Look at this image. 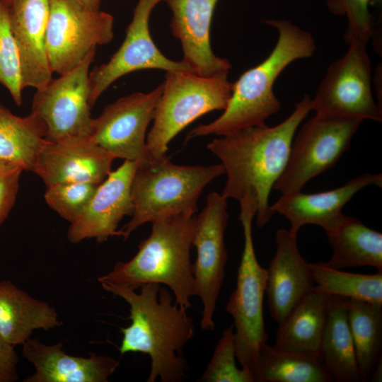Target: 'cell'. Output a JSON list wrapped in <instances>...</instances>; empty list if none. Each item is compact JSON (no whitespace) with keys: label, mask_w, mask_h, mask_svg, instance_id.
I'll return each mask as SVG.
<instances>
[{"label":"cell","mask_w":382,"mask_h":382,"mask_svg":"<svg viewBox=\"0 0 382 382\" xmlns=\"http://www.w3.org/2000/svg\"><path fill=\"white\" fill-rule=\"evenodd\" d=\"M95 55L93 50L76 67L36 91L31 113L44 122L46 140L90 137L93 117L88 102L89 68Z\"/></svg>","instance_id":"8fae6325"},{"label":"cell","mask_w":382,"mask_h":382,"mask_svg":"<svg viewBox=\"0 0 382 382\" xmlns=\"http://www.w3.org/2000/svg\"><path fill=\"white\" fill-rule=\"evenodd\" d=\"M50 5V0H12L8 6L23 89H40L52 79L46 49Z\"/></svg>","instance_id":"ac0fdd59"},{"label":"cell","mask_w":382,"mask_h":382,"mask_svg":"<svg viewBox=\"0 0 382 382\" xmlns=\"http://www.w3.org/2000/svg\"><path fill=\"white\" fill-rule=\"evenodd\" d=\"M114 18L74 0H50L46 49L50 69L59 75L76 67L98 45L114 37Z\"/></svg>","instance_id":"9c48e42d"},{"label":"cell","mask_w":382,"mask_h":382,"mask_svg":"<svg viewBox=\"0 0 382 382\" xmlns=\"http://www.w3.org/2000/svg\"><path fill=\"white\" fill-rule=\"evenodd\" d=\"M345 54L328 66L311 100V110L382 121L381 107L371 90V66L368 43L358 40L347 42Z\"/></svg>","instance_id":"30bf717a"},{"label":"cell","mask_w":382,"mask_h":382,"mask_svg":"<svg viewBox=\"0 0 382 382\" xmlns=\"http://www.w3.org/2000/svg\"><path fill=\"white\" fill-rule=\"evenodd\" d=\"M163 83L149 93H133L108 105L93 118L90 137L115 158L152 160L146 144V132L153 120Z\"/></svg>","instance_id":"4fadbf2b"},{"label":"cell","mask_w":382,"mask_h":382,"mask_svg":"<svg viewBox=\"0 0 382 382\" xmlns=\"http://www.w3.org/2000/svg\"><path fill=\"white\" fill-rule=\"evenodd\" d=\"M223 174L221 163L178 166L166 156L139 163L131 186L132 218L118 230V236L125 241L145 223L174 215L195 214L204 188Z\"/></svg>","instance_id":"5b68a950"},{"label":"cell","mask_w":382,"mask_h":382,"mask_svg":"<svg viewBox=\"0 0 382 382\" xmlns=\"http://www.w3.org/2000/svg\"><path fill=\"white\" fill-rule=\"evenodd\" d=\"M12 0H2V1L7 6H8L9 4H11Z\"/></svg>","instance_id":"74e56055"},{"label":"cell","mask_w":382,"mask_h":382,"mask_svg":"<svg viewBox=\"0 0 382 382\" xmlns=\"http://www.w3.org/2000/svg\"><path fill=\"white\" fill-rule=\"evenodd\" d=\"M328 313L318 357L332 381L359 382L354 342L349 325L347 298L328 295Z\"/></svg>","instance_id":"603a6c76"},{"label":"cell","mask_w":382,"mask_h":382,"mask_svg":"<svg viewBox=\"0 0 382 382\" xmlns=\"http://www.w3.org/2000/svg\"><path fill=\"white\" fill-rule=\"evenodd\" d=\"M363 121L316 112L294 138L286 166L274 188L282 194L301 191L307 182L337 162Z\"/></svg>","instance_id":"ba28073f"},{"label":"cell","mask_w":382,"mask_h":382,"mask_svg":"<svg viewBox=\"0 0 382 382\" xmlns=\"http://www.w3.org/2000/svg\"><path fill=\"white\" fill-rule=\"evenodd\" d=\"M382 187L381 173H365L349 180L336 189L312 194L301 191L282 195L271 205L274 213L283 215L290 223L289 231L297 234L304 225H317L326 233L342 221L343 207L364 187Z\"/></svg>","instance_id":"ffe728a7"},{"label":"cell","mask_w":382,"mask_h":382,"mask_svg":"<svg viewBox=\"0 0 382 382\" xmlns=\"http://www.w3.org/2000/svg\"><path fill=\"white\" fill-rule=\"evenodd\" d=\"M347 306L360 381H366L382 359V305L347 298Z\"/></svg>","instance_id":"83f0119b"},{"label":"cell","mask_w":382,"mask_h":382,"mask_svg":"<svg viewBox=\"0 0 382 382\" xmlns=\"http://www.w3.org/2000/svg\"><path fill=\"white\" fill-rule=\"evenodd\" d=\"M239 202L244 245L236 286L228 299L226 310L234 321L236 357L241 368L253 375L259 348L268 339L263 319L267 270L259 264L253 241L252 223L257 212V199L253 194L248 193Z\"/></svg>","instance_id":"52a82bcc"},{"label":"cell","mask_w":382,"mask_h":382,"mask_svg":"<svg viewBox=\"0 0 382 382\" xmlns=\"http://www.w3.org/2000/svg\"><path fill=\"white\" fill-rule=\"evenodd\" d=\"M56 310L7 280L0 281V336L8 343L23 345L34 330L60 326Z\"/></svg>","instance_id":"7402d4cb"},{"label":"cell","mask_w":382,"mask_h":382,"mask_svg":"<svg viewBox=\"0 0 382 382\" xmlns=\"http://www.w3.org/2000/svg\"><path fill=\"white\" fill-rule=\"evenodd\" d=\"M196 225L195 214H178L152 222L150 236L139 245L129 260L118 262L98 277L106 282L136 290L148 283L166 285L175 303L187 311L196 296L190 248Z\"/></svg>","instance_id":"277c9868"},{"label":"cell","mask_w":382,"mask_h":382,"mask_svg":"<svg viewBox=\"0 0 382 382\" xmlns=\"http://www.w3.org/2000/svg\"><path fill=\"white\" fill-rule=\"evenodd\" d=\"M3 163H3V162L0 161V165H1V164H3Z\"/></svg>","instance_id":"f35d334b"},{"label":"cell","mask_w":382,"mask_h":382,"mask_svg":"<svg viewBox=\"0 0 382 382\" xmlns=\"http://www.w3.org/2000/svg\"><path fill=\"white\" fill-rule=\"evenodd\" d=\"M226 198L216 192L207 196L206 205L196 216L192 245L197 258L192 265L196 296L202 303L201 328L214 330V315L225 276L227 261L224 235L228 214Z\"/></svg>","instance_id":"7c38bea8"},{"label":"cell","mask_w":382,"mask_h":382,"mask_svg":"<svg viewBox=\"0 0 382 382\" xmlns=\"http://www.w3.org/2000/svg\"><path fill=\"white\" fill-rule=\"evenodd\" d=\"M139 165L138 161L125 160L119 168L110 172L83 212L70 224L67 238L71 243L91 238L103 242L109 237L119 236L120 222L133 212L131 186Z\"/></svg>","instance_id":"2e32d148"},{"label":"cell","mask_w":382,"mask_h":382,"mask_svg":"<svg viewBox=\"0 0 382 382\" xmlns=\"http://www.w3.org/2000/svg\"><path fill=\"white\" fill-rule=\"evenodd\" d=\"M328 313V296L312 291L278 325L274 346L318 357Z\"/></svg>","instance_id":"cb8c5ba5"},{"label":"cell","mask_w":382,"mask_h":382,"mask_svg":"<svg viewBox=\"0 0 382 382\" xmlns=\"http://www.w3.org/2000/svg\"><path fill=\"white\" fill-rule=\"evenodd\" d=\"M14 347L0 336V382H14L18 378V357Z\"/></svg>","instance_id":"e575fe53"},{"label":"cell","mask_w":382,"mask_h":382,"mask_svg":"<svg viewBox=\"0 0 382 382\" xmlns=\"http://www.w3.org/2000/svg\"><path fill=\"white\" fill-rule=\"evenodd\" d=\"M233 83L228 74L202 76L185 71H166L146 144L152 159L165 158L170 141L203 115L225 110Z\"/></svg>","instance_id":"8992f818"},{"label":"cell","mask_w":382,"mask_h":382,"mask_svg":"<svg viewBox=\"0 0 382 382\" xmlns=\"http://www.w3.org/2000/svg\"><path fill=\"white\" fill-rule=\"evenodd\" d=\"M218 0H166L172 12L170 28L181 43L183 60L202 76L228 74L229 61L216 56L210 45V27Z\"/></svg>","instance_id":"e0dca14e"},{"label":"cell","mask_w":382,"mask_h":382,"mask_svg":"<svg viewBox=\"0 0 382 382\" xmlns=\"http://www.w3.org/2000/svg\"><path fill=\"white\" fill-rule=\"evenodd\" d=\"M102 288L123 299L129 306L131 324L120 329V354H149L151 370L147 382H180L189 370L183 348L194 336L192 319L173 301L167 288L157 283L142 285L140 292L111 283Z\"/></svg>","instance_id":"7a4b0ae2"},{"label":"cell","mask_w":382,"mask_h":382,"mask_svg":"<svg viewBox=\"0 0 382 382\" xmlns=\"http://www.w3.org/2000/svg\"><path fill=\"white\" fill-rule=\"evenodd\" d=\"M381 0H327L330 12L335 16L346 17L348 27L345 33L346 42L358 40L366 43L373 37L374 21L370 6Z\"/></svg>","instance_id":"d6a6232c"},{"label":"cell","mask_w":382,"mask_h":382,"mask_svg":"<svg viewBox=\"0 0 382 382\" xmlns=\"http://www.w3.org/2000/svg\"><path fill=\"white\" fill-rule=\"evenodd\" d=\"M254 382H330L329 372L315 355L262 343L253 372Z\"/></svg>","instance_id":"484cf974"},{"label":"cell","mask_w":382,"mask_h":382,"mask_svg":"<svg viewBox=\"0 0 382 382\" xmlns=\"http://www.w3.org/2000/svg\"><path fill=\"white\" fill-rule=\"evenodd\" d=\"M311 100L305 95L291 114L274 127L246 128L215 138L207 146L221 161L227 175L221 195L238 201L248 192L255 195L259 228L274 215L270 194L286 166L295 133L311 110Z\"/></svg>","instance_id":"6da1fadb"},{"label":"cell","mask_w":382,"mask_h":382,"mask_svg":"<svg viewBox=\"0 0 382 382\" xmlns=\"http://www.w3.org/2000/svg\"><path fill=\"white\" fill-rule=\"evenodd\" d=\"M98 186L91 183H60L47 186L44 197L47 205L71 224L86 209Z\"/></svg>","instance_id":"1f68e13d"},{"label":"cell","mask_w":382,"mask_h":382,"mask_svg":"<svg viewBox=\"0 0 382 382\" xmlns=\"http://www.w3.org/2000/svg\"><path fill=\"white\" fill-rule=\"evenodd\" d=\"M279 33L270 54L245 71L233 83L231 98L224 112L210 123L192 129L187 140L208 135L227 136L240 130L265 125L280 110L273 86L280 74L293 62L311 57L316 45L312 35L285 19L265 21Z\"/></svg>","instance_id":"3957f363"},{"label":"cell","mask_w":382,"mask_h":382,"mask_svg":"<svg viewBox=\"0 0 382 382\" xmlns=\"http://www.w3.org/2000/svg\"><path fill=\"white\" fill-rule=\"evenodd\" d=\"M234 326L225 328L199 381L254 382L252 374L236 366Z\"/></svg>","instance_id":"f546056e"},{"label":"cell","mask_w":382,"mask_h":382,"mask_svg":"<svg viewBox=\"0 0 382 382\" xmlns=\"http://www.w3.org/2000/svg\"><path fill=\"white\" fill-rule=\"evenodd\" d=\"M296 237L289 230L277 231L276 252L267 269L265 293L270 316L278 325L314 287L309 263L299 251Z\"/></svg>","instance_id":"d6986e66"},{"label":"cell","mask_w":382,"mask_h":382,"mask_svg":"<svg viewBox=\"0 0 382 382\" xmlns=\"http://www.w3.org/2000/svg\"><path fill=\"white\" fill-rule=\"evenodd\" d=\"M23 171L13 164L0 165V226L15 204Z\"/></svg>","instance_id":"836d02e7"},{"label":"cell","mask_w":382,"mask_h":382,"mask_svg":"<svg viewBox=\"0 0 382 382\" xmlns=\"http://www.w3.org/2000/svg\"><path fill=\"white\" fill-rule=\"evenodd\" d=\"M381 359L379 361L376 365L371 376L370 377V379L371 381H381V376H382V361Z\"/></svg>","instance_id":"8d00e7d4"},{"label":"cell","mask_w":382,"mask_h":382,"mask_svg":"<svg viewBox=\"0 0 382 382\" xmlns=\"http://www.w3.org/2000/svg\"><path fill=\"white\" fill-rule=\"evenodd\" d=\"M83 7L90 10H100L101 0H74Z\"/></svg>","instance_id":"d590c367"},{"label":"cell","mask_w":382,"mask_h":382,"mask_svg":"<svg viewBox=\"0 0 382 382\" xmlns=\"http://www.w3.org/2000/svg\"><path fill=\"white\" fill-rule=\"evenodd\" d=\"M166 0H138L125 38L110 60L89 72V105L92 108L99 97L116 80L133 71L161 69L194 73L184 62L167 58L156 47L149 32V18L154 7Z\"/></svg>","instance_id":"5bb4252c"},{"label":"cell","mask_w":382,"mask_h":382,"mask_svg":"<svg viewBox=\"0 0 382 382\" xmlns=\"http://www.w3.org/2000/svg\"><path fill=\"white\" fill-rule=\"evenodd\" d=\"M22 352L35 369L24 382H107L119 366L110 356H72L64 352L62 342L47 345L37 339H28Z\"/></svg>","instance_id":"44dd1931"},{"label":"cell","mask_w":382,"mask_h":382,"mask_svg":"<svg viewBox=\"0 0 382 382\" xmlns=\"http://www.w3.org/2000/svg\"><path fill=\"white\" fill-rule=\"evenodd\" d=\"M45 136L46 127L39 117L31 112L17 116L0 104V161L32 171Z\"/></svg>","instance_id":"4316f807"},{"label":"cell","mask_w":382,"mask_h":382,"mask_svg":"<svg viewBox=\"0 0 382 382\" xmlns=\"http://www.w3.org/2000/svg\"><path fill=\"white\" fill-rule=\"evenodd\" d=\"M332 253L328 262L331 268L342 270L372 267L382 271V234L358 219L344 216L338 225L326 233Z\"/></svg>","instance_id":"d4e9b609"},{"label":"cell","mask_w":382,"mask_h":382,"mask_svg":"<svg viewBox=\"0 0 382 382\" xmlns=\"http://www.w3.org/2000/svg\"><path fill=\"white\" fill-rule=\"evenodd\" d=\"M115 158L90 137H69L45 141L32 172L46 187L60 183H91L100 185L112 170Z\"/></svg>","instance_id":"9a60e30c"},{"label":"cell","mask_w":382,"mask_h":382,"mask_svg":"<svg viewBox=\"0 0 382 382\" xmlns=\"http://www.w3.org/2000/svg\"><path fill=\"white\" fill-rule=\"evenodd\" d=\"M309 265L313 291L382 305V271L358 274L331 268L322 262Z\"/></svg>","instance_id":"f1b7e54d"},{"label":"cell","mask_w":382,"mask_h":382,"mask_svg":"<svg viewBox=\"0 0 382 382\" xmlns=\"http://www.w3.org/2000/svg\"><path fill=\"white\" fill-rule=\"evenodd\" d=\"M0 83L11 94L14 103L22 104V85L17 46L13 35L8 6L0 0Z\"/></svg>","instance_id":"4dcf8cb0"}]
</instances>
